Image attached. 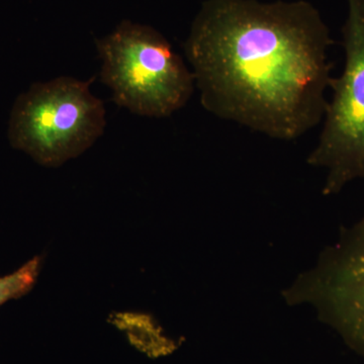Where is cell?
<instances>
[{"mask_svg":"<svg viewBox=\"0 0 364 364\" xmlns=\"http://www.w3.org/2000/svg\"><path fill=\"white\" fill-rule=\"evenodd\" d=\"M333 44L308 2L208 0L184 50L208 112L291 141L324 117Z\"/></svg>","mask_w":364,"mask_h":364,"instance_id":"1","label":"cell"},{"mask_svg":"<svg viewBox=\"0 0 364 364\" xmlns=\"http://www.w3.org/2000/svg\"><path fill=\"white\" fill-rule=\"evenodd\" d=\"M97 46L102 82L119 107L140 116L165 117L193 95L195 74L154 28L123 21Z\"/></svg>","mask_w":364,"mask_h":364,"instance_id":"2","label":"cell"},{"mask_svg":"<svg viewBox=\"0 0 364 364\" xmlns=\"http://www.w3.org/2000/svg\"><path fill=\"white\" fill-rule=\"evenodd\" d=\"M93 79H53L21 95L9 122L13 147L48 167H58L90 148L105 128L104 102L90 90Z\"/></svg>","mask_w":364,"mask_h":364,"instance_id":"3","label":"cell"},{"mask_svg":"<svg viewBox=\"0 0 364 364\" xmlns=\"http://www.w3.org/2000/svg\"><path fill=\"white\" fill-rule=\"evenodd\" d=\"M343 26L345 66L331 78V102L317 147L306 162L328 169L323 195H337L348 182L364 178V0H347Z\"/></svg>","mask_w":364,"mask_h":364,"instance_id":"4","label":"cell"},{"mask_svg":"<svg viewBox=\"0 0 364 364\" xmlns=\"http://www.w3.org/2000/svg\"><path fill=\"white\" fill-rule=\"evenodd\" d=\"M289 306L309 304L318 318L364 358V218L342 228L313 269L299 275L282 293Z\"/></svg>","mask_w":364,"mask_h":364,"instance_id":"5","label":"cell"},{"mask_svg":"<svg viewBox=\"0 0 364 364\" xmlns=\"http://www.w3.org/2000/svg\"><path fill=\"white\" fill-rule=\"evenodd\" d=\"M42 259L33 258L16 272L0 277V306L11 299H18L32 291L37 282Z\"/></svg>","mask_w":364,"mask_h":364,"instance_id":"6","label":"cell"}]
</instances>
